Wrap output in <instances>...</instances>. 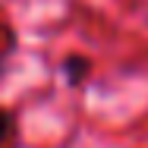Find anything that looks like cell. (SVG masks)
Returning a JSON list of instances; mask_svg holds the SVG:
<instances>
[{
	"instance_id": "1",
	"label": "cell",
	"mask_w": 148,
	"mask_h": 148,
	"mask_svg": "<svg viewBox=\"0 0 148 148\" xmlns=\"http://www.w3.org/2000/svg\"><path fill=\"white\" fill-rule=\"evenodd\" d=\"M60 76H63V82L69 88L85 85V79L91 76V60L85 54H66V57L60 60Z\"/></svg>"
},
{
	"instance_id": "2",
	"label": "cell",
	"mask_w": 148,
	"mask_h": 148,
	"mask_svg": "<svg viewBox=\"0 0 148 148\" xmlns=\"http://www.w3.org/2000/svg\"><path fill=\"white\" fill-rule=\"evenodd\" d=\"M19 145V126H16V117L13 110L0 107V148H16Z\"/></svg>"
},
{
	"instance_id": "3",
	"label": "cell",
	"mask_w": 148,
	"mask_h": 148,
	"mask_svg": "<svg viewBox=\"0 0 148 148\" xmlns=\"http://www.w3.org/2000/svg\"><path fill=\"white\" fill-rule=\"evenodd\" d=\"M6 54L10 51H0V76H3V66H6Z\"/></svg>"
}]
</instances>
